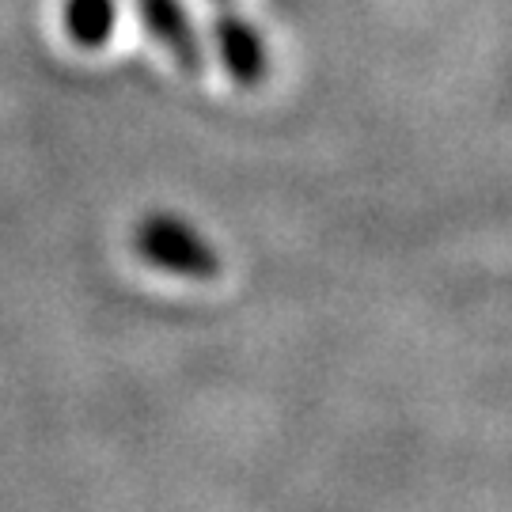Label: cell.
<instances>
[{
    "label": "cell",
    "instance_id": "obj_1",
    "mask_svg": "<svg viewBox=\"0 0 512 512\" xmlns=\"http://www.w3.org/2000/svg\"><path fill=\"white\" fill-rule=\"evenodd\" d=\"M137 251L148 266L167 270L175 277H194V281H213L220 274L217 251L179 217H148L137 228Z\"/></svg>",
    "mask_w": 512,
    "mask_h": 512
},
{
    "label": "cell",
    "instance_id": "obj_2",
    "mask_svg": "<svg viewBox=\"0 0 512 512\" xmlns=\"http://www.w3.org/2000/svg\"><path fill=\"white\" fill-rule=\"evenodd\" d=\"M141 4V16H145V27L152 31L156 42H164L171 57L179 61V69L190 76H198L205 69L202 57V42L190 27V16L179 0H137Z\"/></svg>",
    "mask_w": 512,
    "mask_h": 512
},
{
    "label": "cell",
    "instance_id": "obj_3",
    "mask_svg": "<svg viewBox=\"0 0 512 512\" xmlns=\"http://www.w3.org/2000/svg\"><path fill=\"white\" fill-rule=\"evenodd\" d=\"M213 35L220 46V61L236 84L251 88L266 76V46L255 35V27H247L239 16H220L213 23Z\"/></svg>",
    "mask_w": 512,
    "mask_h": 512
},
{
    "label": "cell",
    "instance_id": "obj_4",
    "mask_svg": "<svg viewBox=\"0 0 512 512\" xmlns=\"http://www.w3.org/2000/svg\"><path fill=\"white\" fill-rule=\"evenodd\" d=\"M61 19H65V35L73 38L76 46L95 50L114 31V0H65Z\"/></svg>",
    "mask_w": 512,
    "mask_h": 512
}]
</instances>
